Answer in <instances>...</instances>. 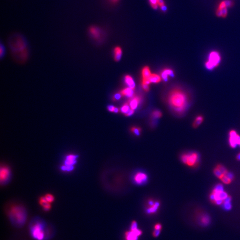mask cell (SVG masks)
Segmentation results:
<instances>
[{
    "label": "cell",
    "mask_w": 240,
    "mask_h": 240,
    "mask_svg": "<svg viewBox=\"0 0 240 240\" xmlns=\"http://www.w3.org/2000/svg\"><path fill=\"white\" fill-rule=\"evenodd\" d=\"M149 3L151 7L154 10L158 9L159 6L158 5V0H149Z\"/></svg>",
    "instance_id": "obj_30"
},
{
    "label": "cell",
    "mask_w": 240,
    "mask_h": 240,
    "mask_svg": "<svg viewBox=\"0 0 240 240\" xmlns=\"http://www.w3.org/2000/svg\"><path fill=\"white\" fill-rule=\"evenodd\" d=\"M168 102L175 113L182 114L186 110L188 105L187 94L179 88L173 89L168 95Z\"/></svg>",
    "instance_id": "obj_2"
},
{
    "label": "cell",
    "mask_w": 240,
    "mask_h": 240,
    "mask_svg": "<svg viewBox=\"0 0 240 240\" xmlns=\"http://www.w3.org/2000/svg\"><path fill=\"white\" fill-rule=\"evenodd\" d=\"M130 105L129 103H126L125 104L122 108H121V111L122 113H124L125 114H126L130 110Z\"/></svg>",
    "instance_id": "obj_27"
},
{
    "label": "cell",
    "mask_w": 240,
    "mask_h": 240,
    "mask_svg": "<svg viewBox=\"0 0 240 240\" xmlns=\"http://www.w3.org/2000/svg\"><path fill=\"white\" fill-rule=\"evenodd\" d=\"M132 181L137 186L145 185L149 180V176L145 171L138 170L132 175Z\"/></svg>",
    "instance_id": "obj_8"
},
{
    "label": "cell",
    "mask_w": 240,
    "mask_h": 240,
    "mask_svg": "<svg viewBox=\"0 0 240 240\" xmlns=\"http://www.w3.org/2000/svg\"><path fill=\"white\" fill-rule=\"evenodd\" d=\"M214 173L218 178L220 179H221V178L224 175V174L220 170L218 169L217 167L214 170Z\"/></svg>",
    "instance_id": "obj_31"
},
{
    "label": "cell",
    "mask_w": 240,
    "mask_h": 240,
    "mask_svg": "<svg viewBox=\"0 0 240 240\" xmlns=\"http://www.w3.org/2000/svg\"><path fill=\"white\" fill-rule=\"evenodd\" d=\"M152 115L153 117L157 118L160 117L162 116V113L160 111L155 110L153 112Z\"/></svg>",
    "instance_id": "obj_34"
},
{
    "label": "cell",
    "mask_w": 240,
    "mask_h": 240,
    "mask_svg": "<svg viewBox=\"0 0 240 240\" xmlns=\"http://www.w3.org/2000/svg\"><path fill=\"white\" fill-rule=\"evenodd\" d=\"M229 144L233 148H236L238 145H240V136L234 130H232L229 133Z\"/></svg>",
    "instance_id": "obj_14"
},
{
    "label": "cell",
    "mask_w": 240,
    "mask_h": 240,
    "mask_svg": "<svg viewBox=\"0 0 240 240\" xmlns=\"http://www.w3.org/2000/svg\"><path fill=\"white\" fill-rule=\"evenodd\" d=\"M203 118L202 116H198L196 117L195 121L193 123V126L194 127H197L198 126L203 122Z\"/></svg>",
    "instance_id": "obj_26"
},
{
    "label": "cell",
    "mask_w": 240,
    "mask_h": 240,
    "mask_svg": "<svg viewBox=\"0 0 240 240\" xmlns=\"http://www.w3.org/2000/svg\"><path fill=\"white\" fill-rule=\"evenodd\" d=\"M7 217L14 226L21 228L25 225L27 220V210L21 204L12 205L8 209Z\"/></svg>",
    "instance_id": "obj_3"
},
{
    "label": "cell",
    "mask_w": 240,
    "mask_h": 240,
    "mask_svg": "<svg viewBox=\"0 0 240 240\" xmlns=\"http://www.w3.org/2000/svg\"><path fill=\"white\" fill-rule=\"evenodd\" d=\"M89 33L91 36L95 40H98L101 36V30L99 28L95 26H92L89 29Z\"/></svg>",
    "instance_id": "obj_16"
},
{
    "label": "cell",
    "mask_w": 240,
    "mask_h": 240,
    "mask_svg": "<svg viewBox=\"0 0 240 240\" xmlns=\"http://www.w3.org/2000/svg\"><path fill=\"white\" fill-rule=\"evenodd\" d=\"M221 61L220 54L217 51H212L209 53L208 59L205 63V67L208 70H212L217 67Z\"/></svg>",
    "instance_id": "obj_5"
},
{
    "label": "cell",
    "mask_w": 240,
    "mask_h": 240,
    "mask_svg": "<svg viewBox=\"0 0 240 240\" xmlns=\"http://www.w3.org/2000/svg\"><path fill=\"white\" fill-rule=\"evenodd\" d=\"M142 88H143V89H144V90H145V91H148L149 90L150 87H149L148 85L142 84Z\"/></svg>",
    "instance_id": "obj_40"
},
{
    "label": "cell",
    "mask_w": 240,
    "mask_h": 240,
    "mask_svg": "<svg viewBox=\"0 0 240 240\" xmlns=\"http://www.w3.org/2000/svg\"><path fill=\"white\" fill-rule=\"evenodd\" d=\"M125 83L129 86V87L131 88L133 90H134L135 88V82H134L132 77L130 76L126 75L125 77Z\"/></svg>",
    "instance_id": "obj_21"
},
{
    "label": "cell",
    "mask_w": 240,
    "mask_h": 240,
    "mask_svg": "<svg viewBox=\"0 0 240 240\" xmlns=\"http://www.w3.org/2000/svg\"><path fill=\"white\" fill-rule=\"evenodd\" d=\"M44 197H45V199L49 203H52L54 200V196L52 194H47Z\"/></svg>",
    "instance_id": "obj_32"
},
{
    "label": "cell",
    "mask_w": 240,
    "mask_h": 240,
    "mask_svg": "<svg viewBox=\"0 0 240 240\" xmlns=\"http://www.w3.org/2000/svg\"><path fill=\"white\" fill-rule=\"evenodd\" d=\"M236 158H237V159L238 160H240V153L238 154Z\"/></svg>",
    "instance_id": "obj_45"
},
{
    "label": "cell",
    "mask_w": 240,
    "mask_h": 240,
    "mask_svg": "<svg viewBox=\"0 0 240 240\" xmlns=\"http://www.w3.org/2000/svg\"><path fill=\"white\" fill-rule=\"evenodd\" d=\"M162 229V226L160 223H157L154 226V231L153 235L154 237H157L160 234V231Z\"/></svg>",
    "instance_id": "obj_22"
},
{
    "label": "cell",
    "mask_w": 240,
    "mask_h": 240,
    "mask_svg": "<svg viewBox=\"0 0 240 240\" xmlns=\"http://www.w3.org/2000/svg\"><path fill=\"white\" fill-rule=\"evenodd\" d=\"M221 180L224 183L226 184H229V183H230L231 181H232L231 180L229 179L228 177H227L225 175L221 178Z\"/></svg>",
    "instance_id": "obj_35"
},
{
    "label": "cell",
    "mask_w": 240,
    "mask_h": 240,
    "mask_svg": "<svg viewBox=\"0 0 240 240\" xmlns=\"http://www.w3.org/2000/svg\"><path fill=\"white\" fill-rule=\"evenodd\" d=\"M119 1V0H110V1H111L112 2L114 3H117Z\"/></svg>",
    "instance_id": "obj_44"
},
{
    "label": "cell",
    "mask_w": 240,
    "mask_h": 240,
    "mask_svg": "<svg viewBox=\"0 0 240 240\" xmlns=\"http://www.w3.org/2000/svg\"><path fill=\"white\" fill-rule=\"evenodd\" d=\"M122 94H121L120 92H119V93H117V94H115V95H114V97H113V99L114 100H119V99L121 98V97H122Z\"/></svg>",
    "instance_id": "obj_38"
},
{
    "label": "cell",
    "mask_w": 240,
    "mask_h": 240,
    "mask_svg": "<svg viewBox=\"0 0 240 240\" xmlns=\"http://www.w3.org/2000/svg\"><path fill=\"white\" fill-rule=\"evenodd\" d=\"M142 234V231L138 229L137 222L134 221L132 222L130 230L125 232V240H138Z\"/></svg>",
    "instance_id": "obj_10"
},
{
    "label": "cell",
    "mask_w": 240,
    "mask_h": 240,
    "mask_svg": "<svg viewBox=\"0 0 240 240\" xmlns=\"http://www.w3.org/2000/svg\"><path fill=\"white\" fill-rule=\"evenodd\" d=\"M234 5V2L232 0H222L216 10V16L217 17L226 18L228 14V9L232 7Z\"/></svg>",
    "instance_id": "obj_7"
},
{
    "label": "cell",
    "mask_w": 240,
    "mask_h": 240,
    "mask_svg": "<svg viewBox=\"0 0 240 240\" xmlns=\"http://www.w3.org/2000/svg\"><path fill=\"white\" fill-rule=\"evenodd\" d=\"M201 223L204 226H207L209 224L210 222V218L209 216L206 214H202L201 216L200 217Z\"/></svg>",
    "instance_id": "obj_23"
},
{
    "label": "cell",
    "mask_w": 240,
    "mask_h": 240,
    "mask_svg": "<svg viewBox=\"0 0 240 240\" xmlns=\"http://www.w3.org/2000/svg\"><path fill=\"white\" fill-rule=\"evenodd\" d=\"M150 81L151 83H158L161 81V78L158 75L156 74H152L150 77Z\"/></svg>",
    "instance_id": "obj_24"
},
{
    "label": "cell",
    "mask_w": 240,
    "mask_h": 240,
    "mask_svg": "<svg viewBox=\"0 0 240 240\" xmlns=\"http://www.w3.org/2000/svg\"><path fill=\"white\" fill-rule=\"evenodd\" d=\"M225 175H226L227 177H228V178L229 179L231 180V181L234 178V175H233V173H231L228 172Z\"/></svg>",
    "instance_id": "obj_39"
},
{
    "label": "cell",
    "mask_w": 240,
    "mask_h": 240,
    "mask_svg": "<svg viewBox=\"0 0 240 240\" xmlns=\"http://www.w3.org/2000/svg\"><path fill=\"white\" fill-rule=\"evenodd\" d=\"M30 54L29 47L21 51L12 52L14 60L19 63H23L29 59Z\"/></svg>",
    "instance_id": "obj_12"
},
{
    "label": "cell",
    "mask_w": 240,
    "mask_h": 240,
    "mask_svg": "<svg viewBox=\"0 0 240 240\" xmlns=\"http://www.w3.org/2000/svg\"><path fill=\"white\" fill-rule=\"evenodd\" d=\"M161 75L164 81H167L169 76L173 77L174 74H173V71L171 69H166L162 71L161 73Z\"/></svg>",
    "instance_id": "obj_18"
},
{
    "label": "cell",
    "mask_w": 240,
    "mask_h": 240,
    "mask_svg": "<svg viewBox=\"0 0 240 240\" xmlns=\"http://www.w3.org/2000/svg\"><path fill=\"white\" fill-rule=\"evenodd\" d=\"M133 90H133L130 87H128V88H125L122 90L120 92L122 94V96H126V97L131 98L133 97V95H134Z\"/></svg>",
    "instance_id": "obj_19"
},
{
    "label": "cell",
    "mask_w": 240,
    "mask_h": 240,
    "mask_svg": "<svg viewBox=\"0 0 240 240\" xmlns=\"http://www.w3.org/2000/svg\"><path fill=\"white\" fill-rule=\"evenodd\" d=\"M134 112V110H132V109H131L130 110L129 112H127L126 114H125V116H131L133 114Z\"/></svg>",
    "instance_id": "obj_42"
},
{
    "label": "cell",
    "mask_w": 240,
    "mask_h": 240,
    "mask_svg": "<svg viewBox=\"0 0 240 240\" xmlns=\"http://www.w3.org/2000/svg\"><path fill=\"white\" fill-rule=\"evenodd\" d=\"M118 112L119 109H118V108L115 107V109H114V112H115V113H117V112Z\"/></svg>",
    "instance_id": "obj_43"
},
{
    "label": "cell",
    "mask_w": 240,
    "mask_h": 240,
    "mask_svg": "<svg viewBox=\"0 0 240 240\" xmlns=\"http://www.w3.org/2000/svg\"><path fill=\"white\" fill-rule=\"evenodd\" d=\"M181 162L189 166H193L199 161V155L196 153H188L181 156Z\"/></svg>",
    "instance_id": "obj_9"
},
{
    "label": "cell",
    "mask_w": 240,
    "mask_h": 240,
    "mask_svg": "<svg viewBox=\"0 0 240 240\" xmlns=\"http://www.w3.org/2000/svg\"><path fill=\"white\" fill-rule=\"evenodd\" d=\"M151 75V73L149 67L148 66H145L144 67L142 71V78H143L142 84L149 85V84L151 83L150 79Z\"/></svg>",
    "instance_id": "obj_15"
},
{
    "label": "cell",
    "mask_w": 240,
    "mask_h": 240,
    "mask_svg": "<svg viewBox=\"0 0 240 240\" xmlns=\"http://www.w3.org/2000/svg\"><path fill=\"white\" fill-rule=\"evenodd\" d=\"M114 59L115 61H120L121 59V57L122 55V49L121 47L117 46L115 47L114 50Z\"/></svg>",
    "instance_id": "obj_20"
},
{
    "label": "cell",
    "mask_w": 240,
    "mask_h": 240,
    "mask_svg": "<svg viewBox=\"0 0 240 240\" xmlns=\"http://www.w3.org/2000/svg\"><path fill=\"white\" fill-rule=\"evenodd\" d=\"M140 101V97L138 96H133V97H131L128 102L131 109L133 110L137 109Z\"/></svg>",
    "instance_id": "obj_17"
},
{
    "label": "cell",
    "mask_w": 240,
    "mask_h": 240,
    "mask_svg": "<svg viewBox=\"0 0 240 240\" xmlns=\"http://www.w3.org/2000/svg\"><path fill=\"white\" fill-rule=\"evenodd\" d=\"M115 107H114L113 105H109L107 107V110L111 112H114V109H115Z\"/></svg>",
    "instance_id": "obj_41"
},
{
    "label": "cell",
    "mask_w": 240,
    "mask_h": 240,
    "mask_svg": "<svg viewBox=\"0 0 240 240\" xmlns=\"http://www.w3.org/2000/svg\"><path fill=\"white\" fill-rule=\"evenodd\" d=\"M213 191L217 192H222L224 191V187L221 184H218L216 186Z\"/></svg>",
    "instance_id": "obj_33"
},
{
    "label": "cell",
    "mask_w": 240,
    "mask_h": 240,
    "mask_svg": "<svg viewBox=\"0 0 240 240\" xmlns=\"http://www.w3.org/2000/svg\"><path fill=\"white\" fill-rule=\"evenodd\" d=\"M160 206V202L158 201L150 199L147 201L145 212L148 214H152L157 213Z\"/></svg>",
    "instance_id": "obj_13"
},
{
    "label": "cell",
    "mask_w": 240,
    "mask_h": 240,
    "mask_svg": "<svg viewBox=\"0 0 240 240\" xmlns=\"http://www.w3.org/2000/svg\"><path fill=\"white\" fill-rule=\"evenodd\" d=\"M6 50L5 46L1 43V45H0V58L1 59H2L5 57L6 53Z\"/></svg>",
    "instance_id": "obj_28"
},
{
    "label": "cell",
    "mask_w": 240,
    "mask_h": 240,
    "mask_svg": "<svg viewBox=\"0 0 240 240\" xmlns=\"http://www.w3.org/2000/svg\"><path fill=\"white\" fill-rule=\"evenodd\" d=\"M8 44L11 52L21 51L28 47L27 40L20 34L12 35L9 38Z\"/></svg>",
    "instance_id": "obj_4"
},
{
    "label": "cell",
    "mask_w": 240,
    "mask_h": 240,
    "mask_svg": "<svg viewBox=\"0 0 240 240\" xmlns=\"http://www.w3.org/2000/svg\"><path fill=\"white\" fill-rule=\"evenodd\" d=\"M131 131L137 136H139L140 135L141 130L140 128L138 127H133L131 128Z\"/></svg>",
    "instance_id": "obj_29"
},
{
    "label": "cell",
    "mask_w": 240,
    "mask_h": 240,
    "mask_svg": "<svg viewBox=\"0 0 240 240\" xmlns=\"http://www.w3.org/2000/svg\"><path fill=\"white\" fill-rule=\"evenodd\" d=\"M223 207L226 210H230L231 208V204L230 202H224L223 203Z\"/></svg>",
    "instance_id": "obj_36"
},
{
    "label": "cell",
    "mask_w": 240,
    "mask_h": 240,
    "mask_svg": "<svg viewBox=\"0 0 240 240\" xmlns=\"http://www.w3.org/2000/svg\"><path fill=\"white\" fill-rule=\"evenodd\" d=\"M79 156L77 154H70L64 157L63 165L61 166V171L64 172H71L75 169Z\"/></svg>",
    "instance_id": "obj_6"
},
{
    "label": "cell",
    "mask_w": 240,
    "mask_h": 240,
    "mask_svg": "<svg viewBox=\"0 0 240 240\" xmlns=\"http://www.w3.org/2000/svg\"></svg>",
    "instance_id": "obj_46"
},
{
    "label": "cell",
    "mask_w": 240,
    "mask_h": 240,
    "mask_svg": "<svg viewBox=\"0 0 240 240\" xmlns=\"http://www.w3.org/2000/svg\"><path fill=\"white\" fill-rule=\"evenodd\" d=\"M29 231L34 240H48L54 234V227L48 224L42 218L35 217L29 223Z\"/></svg>",
    "instance_id": "obj_1"
},
{
    "label": "cell",
    "mask_w": 240,
    "mask_h": 240,
    "mask_svg": "<svg viewBox=\"0 0 240 240\" xmlns=\"http://www.w3.org/2000/svg\"><path fill=\"white\" fill-rule=\"evenodd\" d=\"M158 3L159 7L160 8V10L162 12L165 13V12H166L167 11V7L166 6L165 4L164 0H158Z\"/></svg>",
    "instance_id": "obj_25"
},
{
    "label": "cell",
    "mask_w": 240,
    "mask_h": 240,
    "mask_svg": "<svg viewBox=\"0 0 240 240\" xmlns=\"http://www.w3.org/2000/svg\"><path fill=\"white\" fill-rule=\"evenodd\" d=\"M217 168H218V169L220 170L221 171L224 175H225V174L228 172L226 170V168H225L224 166H223L221 165H219L217 166Z\"/></svg>",
    "instance_id": "obj_37"
},
{
    "label": "cell",
    "mask_w": 240,
    "mask_h": 240,
    "mask_svg": "<svg viewBox=\"0 0 240 240\" xmlns=\"http://www.w3.org/2000/svg\"><path fill=\"white\" fill-rule=\"evenodd\" d=\"M12 171L10 168L6 165H1L0 168V183L1 186L7 185L12 178Z\"/></svg>",
    "instance_id": "obj_11"
}]
</instances>
